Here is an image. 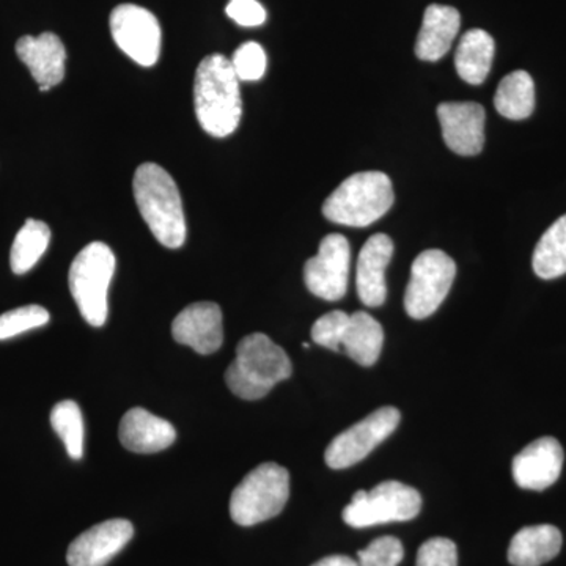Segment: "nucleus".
I'll use <instances>...</instances> for the list:
<instances>
[{
    "label": "nucleus",
    "instance_id": "obj_1",
    "mask_svg": "<svg viewBox=\"0 0 566 566\" xmlns=\"http://www.w3.org/2000/svg\"><path fill=\"white\" fill-rule=\"evenodd\" d=\"M193 106L197 120L210 136L227 137L237 132L243 102L240 80L226 55H208L200 62L193 82Z\"/></svg>",
    "mask_w": 566,
    "mask_h": 566
},
{
    "label": "nucleus",
    "instance_id": "obj_2",
    "mask_svg": "<svg viewBox=\"0 0 566 566\" xmlns=\"http://www.w3.org/2000/svg\"><path fill=\"white\" fill-rule=\"evenodd\" d=\"M133 189L142 218L156 240L169 249L181 248L188 227L180 191L169 172L155 163L142 164L134 175Z\"/></svg>",
    "mask_w": 566,
    "mask_h": 566
},
{
    "label": "nucleus",
    "instance_id": "obj_3",
    "mask_svg": "<svg viewBox=\"0 0 566 566\" xmlns=\"http://www.w3.org/2000/svg\"><path fill=\"white\" fill-rule=\"evenodd\" d=\"M292 376V360L268 335L251 334L237 346V357L226 371V382L237 397L253 401L266 397Z\"/></svg>",
    "mask_w": 566,
    "mask_h": 566
},
{
    "label": "nucleus",
    "instance_id": "obj_4",
    "mask_svg": "<svg viewBox=\"0 0 566 566\" xmlns=\"http://www.w3.org/2000/svg\"><path fill=\"white\" fill-rule=\"evenodd\" d=\"M392 181L382 172H359L346 178L323 205L327 221L345 227H368L394 205Z\"/></svg>",
    "mask_w": 566,
    "mask_h": 566
},
{
    "label": "nucleus",
    "instance_id": "obj_5",
    "mask_svg": "<svg viewBox=\"0 0 566 566\" xmlns=\"http://www.w3.org/2000/svg\"><path fill=\"white\" fill-rule=\"evenodd\" d=\"M115 273V255L109 245H85L70 268V292L82 318L93 327H102L109 314L107 293Z\"/></svg>",
    "mask_w": 566,
    "mask_h": 566
},
{
    "label": "nucleus",
    "instance_id": "obj_6",
    "mask_svg": "<svg viewBox=\"0 0 566 566\" xmlns=\"http://www.w3.org/2000/svg\"><path fill=\"white\" fill-rule=\"evenodd\" d=\"M289 497V471L275 463L260 464L234 488L230 516L238 526H255L281 515Z\"/></svg>",
    "mask_w": 566,
    "mask_h": 566
},
{
    "label": "nucleus",
    "instance_id": "obj_7",
    "mask_svg": "<svg viewBox=\"0 0 566 566\" xmlns=\"http://www.w3.org/2000/svg\"><path fill=\"white\" fill-rule=\"evenodd\" d=\"M420 510L422 495L416 488L389 480L371 491H357L344 510V521L354 528H367L415 520Z\"/></svg>",
    "mask_w": 566,
    "mask_h": 566
},
{
    "label": "nucleus",
    "instance_id": "obj_8",
    "mask_svg": "<svg viewBox=\"0 0 566 566\" xmlns=\"http://www.w3.org/2000/svg\"><path fill=\"white\" fill-rule=\"evenodd\" d=\"M457 264L439 249L423 251L415 260L405 294V308L415 319L434 314L455 281Z\"/></svg>",
    "mask_w": 566,
    "mask_h": 566
},
{
    "label": "nucleus",
    "instance_id": "obj_9",
    "mask_svg": "<svg viewBox=\"0 0 566 566\" xmlns=\"http://www.w3.org/2000/svg\"><path fill=\"white\" fill-rule=\"evenodd\" d=\"M400 420V411L392 406L376 409L370 416L334 438L324 453L326 464L331 469H346L360 463L397 430Z\"/></svg>",
    "mask_w": 566,
    "mask_h": 566
},
{
    "label": "nucleus",
    "instance_id": "obj_10",
    "mask_svg": "<svg viewBox=\"0 0 566 566\" xmlns=\"http://www.w3.org/2000/svg\"><path fill=\"white\" fill-rule=\"evenodd\" d=\"M111 32L117 46L142 66H153L161 54L163 32L155 14L123 3L111 14Z\"/></svg>",
    "mask_w": 566,
    "mask_h": 566
},
{
    "label": "nucleus",
    "instance_id": "obj_11",
    "mask_svg": "<svg viewBox=\"0 0 566 566\" xmlns=\"http://www.w3.org/2000/svg\"><path fill=\"white\" fill-rule=\"evenodd\" d=\"M352 248L344 234L323 238L318 253L304 266V282L308 292L319 300L340 301L348 290Z\"/></svg>",
    "mask_w": 566,
    "mask_h": 566
},
{
    "label": "nucleus",
    "instance_id": "obj_12",
    "mask_svg": "<svg viewBox=\"0 0 566 566\" xmlns=\"http://www.w3.org/2000/svg\"><path fill=\"white\" fill-rule=\"evenodd\" d=\"M439 123L447 147L461 156H475L485 145L486 114L479 103H442Z\"/></svg>",
    "mask_w": 566,
    "mask_h": 566
},
{
    "label": "nucleus",
    "instance_id": "obj_13",
    "mask_svg": "<svg viewBox=\"0 0 566 566\" xmlns=\"http://www.w3.org/2000/svg\"><path fill=\"white\" fill-rule=\"evenodd\" d=\"M133 535L134 527L129 521H104L71 543L66 562L70 566H106L128 545Z\"/></svg>",
    "mask_w": 566,
    "mask_h": 566
},
{
    "label": "nucleus",
    "instance_id": "obj_14",
    "mask_svg": "<svg viewBox=\"0 0 566 566\" xmlns=\"http://www.w3.org/2000/svg\"><path fill=\"white\" fill-rule=\"evenodd\" d=\"M564 460V449L556 438L536 439L513 460V479L523 490H546L560 476Z\"/></svg>",
    "mask_w": 566,
    "mask_h": 566
},
{
    "label": "nucleus",
    "instance_id": "obj_15",
    "mask_svg": "<svg viewBox=\"0 0 566 566\" xmlns=\"http://www.w3.org/2000/svg\"><path fill=\"white\" fill-rule=\"evenodd\" d=\"M172 335L178 344L199 354L218 352L223 342L222 311L216 303H193L177 315Z\"/></svg>",
    "mask_w": 566,
    "mask_h": 566
},
{
    "label": "nucleus",
    "instance_id": "obj_16",
    "mask_svg": "<svg viewBox=\"0 0 566 566\" xmlns=\"http://www.w3.org/2000/svg\"><path fill=\"white\" fill-rule=\"evenodd\" d=\"M17 54L39 82L40 92H48L65 77L66 51L55 33L22 36L17 43Z\"/></svg>",
    "mask_w": 566,
    "mask_h": 566
},
{
    "label": "nucleus",
    "instance_id": "obj_17",
    "mask_svg": "<svg viewBox=\"0 0 566 566\" xmlns=\"http://www.w3.org/2000/svg\"><path fill=\"white\" fill-rule=\"evenodd\" d=\"M394 255V243L385 233L374 234L357 260L356 286L367 307H379L387 297L386 270Z\"/></svg>",
    "mask_w": 566,
    "mask_h": 566
},
{
    "label": "nucleus",
    "instance_id": "obj_18",
    "mask_svg": "<svg viewBox=\"0 0 566 566\" xmlns=\"http://www.w3.org/2000/svg\"><path fill=\"white\" fill-rule=\"evenodd\" d=\"M118 436L123 447L134 453H156L174 444L177 431L166 419L134 408L123 416Z\"/></svg>",
    "mask_w": 566,
    "mask_h": 566
},
{
    "label": "nucleus",
    "instance_id": "obj_19",
    "mask_svg": "<svg viewBox=\"0 0 566 566\" xmlns=\"http://www.w3.org/2000/svg\"><path fill=\"white\" fill-rule=\"evenodd\" d=\"M460 13L453 7L438 3L428 7L416 41L417 57L424 62H438L444 57L460 32Z\"/></svg>",
    "mask_w": 566,
    "mask_h": 566
},
{
    "label": "nucleus",
    "instance_id": "obj_20",
    "mask_svg": "<svg viewBox=\"0 0 566 566\" xmlns=\"http://www.w3.org/2000/svg\"><path fill=\"white\" fill-rule=\"evenodd\" d=\"M562 534L549 524L521 528L509 547V562L513 566H542L558 556Z\"/></svg>",
    "mask_w": 566,
    "mask_h": 566
},
{
    "label": "nucleus",
    "instance_id": "obj_21",
    "mask_svg": "<svg viewBox=\"0 0 566 566\" xmlns=\"http://www.w3.org/2000/svg\"><path fill=\"white\" fill-rule=\"evenodd\" d=\"M382 344H385V331L381 323L376 322L374 316L365 312H356L349 315L342 349L354 363L363 367H371L381 356Z\"/></svg>",
    "mask_w": 566,
    "mask_h": 566
},
{
    "label": "nucleus",
    "instance_id": "obj_22",
    "mask_svg": "<svg viewBox=\"0 0 566 566\" xmlns=\"http://www.w3.org/2000/svg\"><path fill=\"white\" fill-rule=\"evenodd\" d=\"M494 40L482 29L465 32L455 54V66L461 80L482 85L490 74L494 59Z\"/></svg>",
    "mask_w": 566,
    "mask_h": 566
},
{
    "label": "nucleus",
    "instance_id": "obj_23",
    "mask_svg": "<svg viewBox=\"0 0 566 566\" xmlns=\"http://www.w3.org/2000/svg\"><path fill=\"white\" fill-rule=\"evenodd\" d=\"M494 106L509 120H524L535 109V84L527 71H513L499 84Z\"/></svg>",
    "mask_w": 566,
    "mask_h": 566
},
{
    "label": "nucleus",
    "instance_id": "obj_24",
    "mask_svg": "<svg viewBox=\"0 0 566 566\" xmlns=\"http://www.w3.org/2000/svg\"><path fill=\"white\" fill-rule=\"evenodd\" d=\"M532 264L535 274L545 281L566 274V214L539 238Z\"/></svg>",
    "mask_w": 566,
    "mask_h": 566
},
{
    "label": "nucleus",
    "instance_id": "obj_25",
    "mask_svg": "<svg viewBox=\"0 0 566 566\" xmlns=\"http://www.w3.org/2000/svg\"><path fill=\"white\" fill-rule=\"evenodd\" d=\"M50 241V227L36 219H28L11 245V271L18 275L29 273L46 252Z\"/></svg>",
    "mask_w": 566,
    "mask_h": 566
},
{
    "label": "nucleus",
    "instance_id": "obj_26",
    "mask_svg": "<svg viewBox=\"0 0 566 566\" xmlns=\"http://www.w3.org/2000/svg\"><path fill=\"white\" fill-rule=\"evenodd\" d=\"M51 424L62 439L70 458L81 460L84 455V419L76 401H61L52 408Z\"/></svg>",
    "mask_w": 566,
    "mask_h": 566
},
{
    "label": "nucleus",
    "instance_id": "obj_27",
    "mask_svg": "<svg viewBox=\"0 0 566 566\" xmlns=\"http://www.w3.org/2000/svg\"><path fill=\"white\" fill-rule=\"evenodd\" d=\"M50 312L41 305H25L0 315V340H9L50 323Z\"/></svg>",
    "mask_w": 566,
    "mask_h": 566
},
{
    "label": "nucleus",
    "instance_id": "obj_28",
    "mask_svg": "<svg viewBox=\"0 0 566 566\" xmlns=\"http://www.w3.org/2000/svg\"><path fill=\"white\" fill-rule=\"evenodd\" d=\"M232 65L238 80L260 81L266 73V52L255 41H249L234 51Z\"/></svg>",
    "mask_w": 566,
    "mask_h": 566
},
{
    "label": "nucleus",
    "instance_id": "obj_29",
    "mask_svg": "<svg viewBox=\"0 0 566 566\" xmlns=\"http://www.w3.org/2000/svg\"><path fill=\"white\" fill-rule=\"evenodd\" d=\"M405 557L403 545L395 536L376 538L357 553L359 566H398Z\"/></svg>",
    "mask_w": 566,
    "mask_h": 566
},
{
    "label": "nucleus",
    "instance_id": "obj_30",
    "mask_svg": "<svg viewBox=\"0 0 566 566\" xmlns=\"http://www.w3.org/2000/svg\"><path fill=\"white\" fill-rule=\"evenodd\" d=\"M348 322L349 315L346 312L334 311L323 315L312 326V340L323 348L333 349L335 353L340 352L342 338Z\"/></svg>",
    "mask_w": 566,
    "mask_h": 566
},
{
    "label": "nucleus",
    "instance_id": "obj_31",
    "mask_svg": "<svg viewBox=\"0 0 566 566\" xmlns=\"http://www.w3.org/2000/svg\"><path fill=\"white\" fill-rule=\"evenodd\" d=\"M416 566H458L455 543L449 538H431L420 546Z\"/></svg>",
    "mask_w": 566,
    "mask_h": 566
},
{
    "label": "nucleus",
    "instance_id": "obj_32",
    "mask_svg": "<svg viewBox=\"0 0 566 566\" xmlns=\"http://www.w3.org/2000/svg\"><path fill=\"white\" fill-rule=\"evenodd\" d=\"M226 13L243 28H256L266 21V10L259 0H230Z\"/></svg>",
    "mask_w": 566,
    "mask_h": 566
},
{
    "label": "nucleus",
    "instance_id": "obj_33",
    "mask_svg": "<svg viewBox=\"0 0 566 566\" xmlns=\"http://www.w3.org/2000/svg\"><path fill=\"white\" fill-rule=\"evenodd\" d=\"M312 566H359V562L348 556H329L322 558Z\"/></svg>",
    "mask_w": 566,
    "mask_h": 566
}]
</instances>
